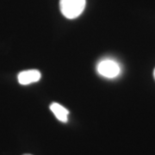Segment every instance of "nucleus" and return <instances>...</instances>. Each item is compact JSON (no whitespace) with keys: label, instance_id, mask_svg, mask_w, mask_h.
I'll list each match as a JSON object with an SVG mask.
<instances>
[{"label":"nucleus","instance_id":"f03ea898","mask_svg":"<svg viewBox=\"0 0 155 155\" xmlns=\"http://www.w3.org/2000/svg\"><path fill=\"white\" fill-rule=\"evenodd\" d=\"M97 72L101 76L108 78H114L117 77L120 73V66L115 61L104 60L100 61L97 65Z\"/></svg>","mask_w":155,"mask_h":155},{"label":"nucleus","instance_id":"f257e3e1","mask_svg":"<svg viewBox=\"0 0 155 155\" xmlns=\"http://www.w3.org/2000/svg\"><path fill=\"white\" fill-rule=\"evenodd\" d=\"M85 4V0H60V8L64 17L74 19L82 14Z\"/></svg>","mask_w":155,"mask_h":155},{"label":"nucleus","instance_id":"423d86ee","mask_svg":"<svg viewBox=\"0 0 155 155\" xmlns=\"http://www.w3.org/2000/svg\"><path fill=\"white\" fill-rule=\"evenodd\" d=\"M23 155H32V154H28V153H27V154H23Z\"/></svg>","mask_w":155,"mask_h":155},{"label":"nucleus","instance_id":"20e7f679","mask_svg":"<svg viewBox=\"0 0 155 155\" xmlns=\"http://www.w3.org/2000/svg\"><path fill=\"white\" fill-rule=\"evenodd\" d=\"M50 110L54 114L55 117L62 122H67V116L69 115V111L65 107H63L58 103H53L50 105Z\"/></svg>","mask_w":155,"mask_h":155},{"label":"nucleus","instance_id":"39448f33","mask_svg":"<svg viewBox=\"0 0 155 155\" xmlns=\"http://www.w3.org/2000/svg\"><path fill=\"white\" fill-rule=\"evenodd\" d=\"M153 77H154V79H155V69H154V71H153Z\"/></svg>","mask_w":155,"mask_h":155},{"label":"nucleus","instance_id":"7ed1b4c3","mask_svg":"<svg viewBox=\"0 0 155 155\" xmlns=\"http://www.w3.org/2000/svg\"><path fill=\"white\" fill-rule=\"evenodd\" d=\"M41 77V72L37 70H27L20 72L17 76V79L20 84L27 85L39 81Z\"/></svg>","mask_w":155,"mask_h":155}]
</instances>
